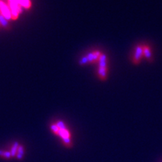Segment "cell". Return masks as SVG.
I'll list each match as a JSON object with an SVG mask.
<instances>
[{"mask_svg": "<svg viewBox=\"0 0 162 162\" xmlns=\"http://www.w3.org/2000/svg\"><path fill=\"white\" fill-rule=\"evenodd\" d=\"M98 76L101 80H105L107 77V57L105 54L102 53L98 60Z\"/></svg>", "mask_w": 162, "mask_h": 162, "instance_id": "cell-1", "label": "cell"}, {"mask_svg": "<svg viewBox=\"0 0 162 162\" xmlns=\"http://www.w3.org/2000/svg\"><path fill=\"white\" fill-rule=\"evenodd\" d=\"M144 57L143 56V44H138L134 47V50L131 56V62L134 65H138L141 62L142 59Z\"/></svg>", "mask_w": 162, "mask_h": 162, "instance_id": "cell-2", "label": "cell"}, {"mask_svg": "<svg viewBox=\"0 0 162 162\" xmlns=\"http://www.w3.org/2000/svg\"><path fill=\"white\" fill-rule=\"evenodd\" d=\"M8 7L11 10L12 20H16L21 11V6L20 5L19 0H8Z\"/></svg>", "mask_w": 162, "mask_h": 162, "instance_id": "cell-3", "label": "cell"}, {"mask_svg": "<svg viewBox=\"0 0 162 162\" xmlns=\"http://www.w3.org/2000/svg\"><path fill=\"white\" fill-rule=\"evenodd\" d=\"M0 14H2L8 20L12 19L11 10H10L9 7L2 0H0Z\"/></svg>", "mask_w": 162, "mask_h": 162, "instance_id": "cell-4", "label": "cell"}, {"mask_svg": "<svg viewBox=\"0 0 162 162\" xmlns=\"http://www.w3.org/2000/svg\"><path fill=\"white\" fill-rule=\"evenodd\" d=\"M101 54H102V53H101L100 51H98V50L88 53L87 55L86 56V57H87L88 60V63L94 64L98 62L99 58H100Z\"/></svg>", "mask_w": 162, "mask_h": 162, "instance_id": "cell-5", "label": "cell"}, {"mask_svg": "<svg viewBox=\"0 0 162 162\" xmlns=\"http://www.w3.org/2000/svg\"><path fill=\"white\" fill-rule=\"evenodd\" d=\"M143 56L148 61L152 60V53L151 47L148 44H143Z\"/></svg>", "mask_w": 162, "mask_h": 162, "instance_id": "cell-6", "label": "cell"}, {"mask_svg": "<svg viewBox=\"0 0 162 162\" xmlns=\"http://www.w3.org/2000/svg\"><path fill=\"white\" fill-rule=\"evenodd\" d=\"M0 25L3 28L6 29V30H9L11 29V26H10L9 23H8V20L1 14H0Z\"/></svg>", "mask_w": 162, "mask_h": 162, "instance_id": "cell-7", "label": "cell"}, {"mask_svg": "<svg viewBox=\"0 0 162 162\" xmlns=\"http://www.w3.org/2000/svg\"><path fill=\"white\" fill-rule=\"evenodd\" d=\"M20 5L25 9H29L31 7V2L30 0H19Z\"/></svg>", "mask_w": 162, "mask_h": 162, "instance_id": "cell-8", "label": "cell"}, {"mask_svg": "<svg viewBox=\"0 0 162 162\" xmlns=\"http://www.w3.org/2000/svg\"><path fill=\"white\" fill-rule=\"evenodd\" d=\"M19 146L20 145L17 142L14 143L12 148H11V156H15V155L17 154V151H18V148H19Z\"/></svg>", "mask_w": 162, "mask_h": 162, "instance_id": "cell-9", "label": "cell"}, {"mask_svg": "<svg viewBox=\"0 0 162 162\" xmlns=\"http://www.w3.org/2000/svg\"><path fill=\"white\" fill-rule=\"evenodd\" d=\"M23 152H24V151H23V146L20 145L19 148H18L17 154V157L18 159H20V158H22V157H23Z\"/></svg>", "mask_w": 162, "mask_h": 162, "instance_id": "cell-10", "label": "cell"}, {"mask_svg": "<svg viewBox=\"0 0 162 162\" xmlns=\"http://www.w3.org/2000/svg\"><path fill=\"white\" fill-rule=\"evenodd\" d=\"M56 125L58 126V128H60V130L67 129L66 125H65V124L62 121H58L56 123Z\"/></svg>", "mask_w": 162, "mask_h": 162, "instance_id": "cell-11", "label": "cell"}, {"mask_svg": "<svg viewBox=\"0 0 162 162\" xmlns=\"http://www.w3.org/2000/svg\"><path fill=\"white\" fill-rule=\"evenodd\" d=\"M50 129H51V131H53L55 134H58L59 131H60V128H58V126L56 125V124H52L51 125H50Z\"/></svg>", "mask_w": 162, "mask_h": 162, "instance_id": "cell-12", "label": "cell"}, {"mask_svg": "<svg viewBox=\"0 0 162 162\" xmlns=\"http://www.w3.org/2000/svg\"><path fill=\"white\" fill-rule=\"evenodd\" d=\"M0 156L6 157V158H10V157L11 156V152H5L0 150Z\"/></svg>", "mask_w": 162, "mask_h": 162, "instance_id": "cell-13", "label": "cell"}, {"mask_svg": "<svg viewBox=\"0 0 162 162\" xmlns=\"http://www.w3.org/2000/svg\"><path fill=\"white\" fill-rule=\"evenodd\" d=\"M87 63H88V60L86 56L83 57V58L80 60V62H79V64H80V65H87Z\"/></svg>", "mask_w": 162, "mask_h": 162, "instance_id": "cell-14", "label": "cell"}]
</instances>
